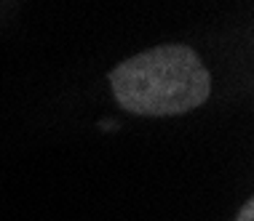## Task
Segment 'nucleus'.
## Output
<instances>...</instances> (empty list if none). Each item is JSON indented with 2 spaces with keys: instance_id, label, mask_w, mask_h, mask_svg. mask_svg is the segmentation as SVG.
<instances>
[{
  "instance_id": "1",
  "label": "nucleus",
  "mask_w": 254,
  "mask_h": 221,
  "mask_svg": "<svg viewBox=\"0 0 254 221\" xmlns=\"http://www.w3.org/2000/svg\"><path fill=\"white\" fill-rule=\"evenodd\" d=\"M115 101L134 115L171 117L201 107L211 93V75L190 45H155L121 61L110 72Z\"/></svg>"
},
{
  "instance_id": "2",
  "label": "nucleus",
  "mask_w": 254,
  "mask_h": 221,
  "mask_svg": "<svg viewBox=\"0 0 254 221\" xmlns=\"http://www.w3.org/2000/svg\"><path fill=\"white\" fill-rule=\"evenodd\" d=\"M236 221H254V200H246L244 208L238 211V219Z\"/></svg>"
}]
</instances>
